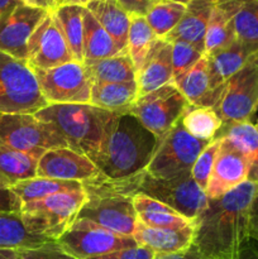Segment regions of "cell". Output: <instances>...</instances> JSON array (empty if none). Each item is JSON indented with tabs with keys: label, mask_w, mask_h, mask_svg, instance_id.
Instances as JSON below:
<instances>
[{
	"label": "cell",
	"mask_w": 258,
	"mask_h": 259,
	"mask_svg": "<svg viewBox=\"0 0 258 259\" xmlns=\"http://www.w3.org/2000/svg\"><path fill=\"white\" fill-rule=\"evenodd\" d=\"M258 184L245 181L207 200L195 220L192 247L205 259H238L249 240V207Z\"/></svg>",
	"instance_id": "cell-1"
},
{
	"label": "cell",
	"mask_w": 258,
	"mask_h": 259,
	"mask_svg": "<svg viewBox=\"0 0 258 259\" xmlns=\"http://www.w3.org/2000/svg\"><path fill=\"white\" fill-rule=\"evenodd\" d=\"M158 147V139L136 116L115 113L106 124L98 153L91 161L110 180L144 172Z\"/></svg>",
	"instance_id": "cell-2"
},
{
	"label": "cell",
	"mask_w": 258,
	"mask_h": 259,
	"mask_svg": "<svg viewBox=\"0 0 258 259\" xmlns=\"http://www.w3.org/2000/svg\"><path fill=\"white\" fill-rule=\"evenodd\" d=\"M144 172L121 180L104 176L82 184L88 201L78 212V219L91 220L119 235L133 237L138 223L133 199L139 194Z\"/></svg>",
	"instance_id": "cell-3"
},
{
	"label": "cell",
	"mask_w": 258,
	"mask_h": 259,
	"mask_svg": "<svg viewBox=\"0 0 258 259\" xmlns=\"http://www.w3.org/2000/svg\"><path fill=\"white\" fill-rule=\"evenodd\" d=\"M114 114L91 104H51L34 116L53 124L68 148L93 159L100 148L106 124Z\"/></svg>",
	"instance_id": "cell-4"
},
{
	"label": "cell",
	"mask_w": 258,
	"mask_h": 259,
	"mask_svg": "<svg viewBox=\"0 0 258 259\" xmlns=\"http://www.w3.org/2000/svg\"><path fill=\"white\" fill-rule=\"evenodd\" d=\"M88 201L85 190L58 192L22 205V217L35 235L57 240L78 217Z\"/></svg>",
	"instance_id": "cell-5"
},
{
	"label": "cell",
	"mask_w": 258,
	"mask_h": 259,
	"mask_svg": "<svg viewBox=\"0 0 258 259\" xmlns=\"http://www.w3.org/2000/svg\"><path fill=\"white\" fill-rule=\"evenodd\" d=\"M47 105L27 61L0 51V113L35 114Z\"/></svg>",
	"instance_id": "cell-6"
},
{
	"label": "cell",
	"mask_w": 258,
	"mask_h": 259,
	"mask_svg": "<svg viewBox=\"0 0 258 259\" xmlns=\"http://www.w3.org/2000/svg\"><path fill=\"white\" fill-rule=\"evenodd\" d=\"M0 146L39 158L50 149L68 148L57 128L34 114L0 113Z\"/></svg>",
	"instance_id": "cell-7"
},
{
	"label": "cell",
	"mask_w": 258,
	"mask_h": 259,
	"mask_svg": "<svg viewBox=\"0 0 258 259\" xmlns=\"http://www.w3.org/2000/svg\"><path fill=\"white\" fill-rule=\"evenodd\" d=\"M209 143L192 137L180 119L159 141L146 172L157 179H172L190 172L199 154Z\"/></svg>",
	"instance_id": "cell-8"
},
{
	"label": "cell",
	"mask_w": 258,
	"mask_h": 259,
	"mask_svg": "<svg viewBox=\"0 0 258 259\" xmlns=\"http://www.w3.org/2000/svg\"><path fill=\"white\" fill-rule=\"evenodd\" d=\"M190 103L174 82H169L152 93L139 96L126 111L136 116L158 143L181 119Z\"/></svg>",
	"instance_id": "cell-9"
},
{
	"label": "cell",
	"mask_w": 258,
	"mask_h": 259,
	"mask_svg": "<svg viewBox=\"0 0 258 259\" xmlns=\"http://www.w3.org/2000/svg\"><path fill=\"white\" fill-rule=\"evenodd\" d=\"M139 194L172 207L190 220H196L207 205L204 190L195 182L191 171L172 179H157L144 172Z\"/></svg>",
	"instance_id": "cell-10"
},
{
	"label": "cell",
	"mask_w": 258,
	"mask_h": 259,
	"mask_svg": "<svg viewBox=\"0 0 258 259\" xmlns=\"http://www.w3.org/2000/svg\"><path fill=\"white\" fill-rule=\"evenodd\" d=\"M258 108V53L225 83L212 110L223 125L249 121Z\"/></svg>",
	"instance_id": "cell-11"
},
{
	"label": "cell",
	"mask_w": 258,
	"mask_h": 259,
	"mask_svg": "<svg viewBox=\"0 0 258 259\" xmlns=\"http://www.w3.org/2000/svg\"><path fill=\"white\" fill-rule=\"evenodd\" d=\"M57 244L76 259H88L137 247L133 237H124L88 219H76L58 238Z\"/></svg>",
	"instance_id": "cell-12"
},
{
	"label": "cell",
	"mask_w": 258,
	"mask_h": 259,
	"mask_svg": "<svg viewBox=\"0 0 258 259\" xmlns=\"http://www.w3.org/2000/svg\"><path fill=\"white\" fill-rule=\"evenodd\" d=\"M33 71L48 105L90 103L93 82L83 63L71 61L50 70Z\"/></svg>",
	"instance_id": "cell-13"
},
{
	"label": "cell",
	"mask_w": 258,
	"mask_h": 259,
	"mask_svg": "<svg viewBox=\"0 0 258 259\" xmlns=\"http://www.w3.org/2000/svg\"><path fill=\"white\" fill-rule=\"evenodd\" d=\"M73 60L55 13H48L28 40L27 63L32 70H50Z\"/></svg>",
	"instance_id": "cell-14"
},
{
	"label": "cell",
	"mask_w": 258,
	"mask_h": 259,
	"mask_svg": "<svg viewBox=\"0 0 258 259\" xmlns=\"http://www.w3.org/2000/svg\"><path fill=\"white\" fill-rule=\"evenodd\" d=\"M47 14L46 10L19 4L0 15V51L27 61L28 40Z\"/></svg>",
	"instance_id": "cell-15"
},
{
	"label": "cell",
	"mask_w": 258,
	"mask_h": 259,
	"mask_svg": "<svg viewBox=\"0 0 258 259\" xmlns=\"http://www.w3.org/2000/svg\"><path fill=\"white\" fill-rule=\"evenodd\" d=\"M37 177L86 184L103 179L104 175L89 157L70 148H55L39 158Z\"/></svg>",
	"instance_id": "cell-16"
},
{
	"label": "cell",
	"mask_w": 258,
	"mask_h": 259,
	"mask_svg": "<svg viewBox=\"0 0 258 259\" xmlns=\"http://www.w3.org/2000/svg\"><path fill=\"white\" fill-rule=\"evenodd\" d=\"M220 151L215 159L205 194L207 199H217L248 181L250 163L235 147L223 137Z\"/></svg>",
	"instance_id": "cell-17"
},
{
	"label": "cell",
	"mask_w": 258,
	"mask_h": 259,
	"mask_svg": "<svg viewBox=\"0 0 258 259\" xmlns=\"http://www.w3.org/2000/svg\"><path fill=\"white\" fill-rule=\"evenodd\" d=\"M257 53L258 46L244 43L235 38L227 47L210 55H205L209 65L212 90L222 95L228 80L242 70Z\"/></svg>",
	"instance_id": "cell-18"
},
{
	"label": "cell",
	"mask_w": 258,
	"mask_h": 259,
	"mask_svg": "<svg viewBox=\"0 0 258 259\" xmlns=\"http://www.w3.org/2000/svg\"><path fill=\"white\" fill-rule=\"evenodd\" d=\"M138 98L172 82V45L157 38L146 60L136 72Z\"/></svg>",
	"instance_id": "cell-19"
},
{
	"label": "cell",
	"mask_w": 258,
	"mask_h": 259,
	"mask_svg": "<svg viewBox=\"0 0 258 259\" xmlns=\"http://www.w3.org/2000/svg\"><path fill=\"white\" fill-rule=\"evenodd\" d=\"M217 0H190L184 17L163 39L190 43L205 55V34Z\"/></svg>",
	"instance_id": "cell-20"
},
{
	"label": "cell",
	"mask_w": 258,
	"mask_h": 259,
	"mask_svg": "<svg viewBox=\"0 0 258 259\" xmlns=\"http://www.w3.org/2000/svg\"><path fill=\"white\" fill-rule=\"evenodd\" d=\"M195 225L184 229L151 228L137 223L133 238L137 244L149 248L156 254H174L189 249L194 242Z\"/></svg>",
	"instance_id": "cell-21"
},
{
	"label": "cell",
	"mask_w": 258,
	"mask_h": 259,
	"mask_svg": "<svg viewBox=\"0 0 258 259\" xmlns=\"http://www.w3.org/2000/svg\"><path fill=\"white\" fill-rule=\"evenodd\" d=\"M175 85L184 94L190 105L212 109L220 98L219 94L215 93L211 88L209 65L205 55Z\"/></svg>",
	"instance_id": "cell-22"
},
{
	"label": "cell",
	"mask_w": 258,
	"mask_h": 259,
	"mask_svg": "<svg viewBox=\"0 0 258 259\" xmlns=\"http://www.w3.org/2000/svg\"><path fill=\"white\" fill-rule=\"evenodd\" d=\"M85 8L110 34L120 52L128 50L131 18L116 0H95L89 3Z\"/></svg>",
	"instance_id": "cell-23"
},
{
	"label": "cell",
	"mask_w": 258,
	"mask_h": 259,
	"mask_svg": "<svg viewBox=\"0 0 258 259\" xmlns=\"http://www.w3.org/2000/svg\"><path fill=\"white\" fill-rule=\"evenodd\" d=\"M133 202L138 222L147 227L184 229V228L195 225V220L187 219L172 207L143 194H137Z\"/></svg>",
	"instance_id": "cell-24"
},
{
	"label": "cell",
	"mask_w": 258,
	"mask_h": 259,
	"mask_svg": "<svg viewBox=\"0 0 258 259\" xmlns=\"http://www.w3.org/2000/svg\"><path fill=\"white\" fill-rule=\"evenodd\" d=\"M50 242L28 229L22 212H0V249H34Z\"/></svg>",
	"instance_id": "cell-25"
},
{
	"label": "cell",
	"mask_w": 258,
	"mask_h": 259,
	"mask_svg": "<svg viewBox=\"0 0 258 259\" xmlns=\"http://www.w3.org/2000/svg\"><path fill=\"white\" fill-rule=\"evenodd\" d=\"M83 65L113 57L120 53L115 42L93 14L83 7Z\"/></svg>",
	"instance_id": "cell-26"
},
{
	"label": "cell",
	"mask_w": 258,
	"mask_h": 259,
	"mask_svg": "<svg viewBox=\"0 0 258 259\" xmlns=\"http://www.w3.org/2000/svg\"><path fill=\"white\" fill-rule=\"evenodd\" d=\"M138 99L137 82L93 83L91 105L113 113H126Z\"/></svg>",
	"instance_id": "cell-27"
},
{
	"label": "cell",
	"mask_w": 258,
	"mask_h": 259,
	"mask_svg": "<svg viewBox=\"0 0 258 259\" xmlns=\"http://www.w3.org/2000/svg\"><path fill=\"white\" fill-rule=\"evenodd\" d=\"M218 137L227 139L249 161L250 169L248 181L258 184V129L250 121L223 125Z\"/></svg>",
	"instance_id": "cell-28"
},
{
	"label": "cell",
	"mask_w": 258,
	"mask_h": 259,
	"mask_svg": "<svg viewBox=\"0 0 258 259\" xmlns=\"http://www.w3.org/2000/svg\"><path fill=\"white\" fill-rule=\"evenodd\" d=\"M232 15L235 38L258 46V0H217Z\"/></svg>",
	"instance_id": "cell-29"
},
{
	"label": "cell",
	"mask_w": 258,
	"mask_h": 259,
	"mask_svg": "<svg viewBox=\"0 0 258 259\" xmlns=\"http://www.w3.org/2000/svg\"><path fill=\"white\" fill-rule=\"evenodd\" d=\"M85 67L93 83H119L136 81V67L128 50L113 57L89 63L85 65Z\"/></svg>",
	"instance_id": "cell-30"
},
{
	"label": "cell",
	"mask_w": 258,
	"mask_h": 259,
	"mask_svg": "<svg viewBox=\"0 0 258 259\" xmlns=\"http://www.w3.org/2000/svg\"><path fill=\"white\" fill-rule=\"evenodd\" d=\"M39 157L0 146V186L12 189L14 185L37 177Z\"/></svg>",
	"instance_id": "cell-31"
},
{
	"label": "cell",
	"mask_w": 258,
	"mask_h": 259,
	"mask_svg": "<svg viewBox=\"0 0 258 259\" xmlns=\"http://www.w3.org/2000/svg\"><path fill=\"white\" fill-rule=\"evenodd\" d=\"M83 7L80 5H61L55 10L68 48L73 56V60L83 63Z\"/></svg>",
	"instance_id": "cell-32"
},
{
	"label": "cell",
	"mask_w": 258,
	"mask_h": 259,
	"mask_svg": "<svg viewBox=\"0 0 258 259\" xmlns=\"http://www.w3.org/2000/svg\"><path fill=\"white\" fill-rule=\"evenodd\" d=\"M81 189H83L82 184L77 181H60L45 177H33L14 185L12 191L19 197L23 205L58 192H70Z\"/></svg>",
	"instance_id": "cell-33"
},
{
	"label": "cell",
	"mask_w": 258,
	"mask_h": 259,
	"mask_svg": "<svg viewBox=\"0 0 258 259\" xmlns=\"http://www.w3.org/2000/svg\"><path fill=\"white\" fill-rule=\"evenodd\" d=\"M181 121L185 129L200 141L211 142L217 138L223 121L212 109L189 105L182 114Z\"/></svg>",
	"instance_id": "cell-34"
},
{
	"label": "cell",
	"mask_w": 258,
	"mask_h": 259,
	"mask_svg": "<svg viewBox=\"0 0 258 259\" xmlns=\"http://www.w3.org/2000/svg\"><path fill=\"white\" fill-rule=\"evenodd\" d=\"M186 5L171 0H151L146 19L157 38H164L184 17Z\"/></svg>",
	"instance_id": "cell-35"
},
{
	"label": "cell",
	"mask_w": 258,
	"mask_h": 259,
	"mask_svg": "<svg viewBox=\"0 0 258 259\" xmlns=\"http://www.w3.org/2000/svg\"><path fill=\"white\" fill-rule=\"evenodd\" d=\"M235 39L232 15L215 3L205 34V55H210L229 46Z\"/></svg>",
	"instance_id": "cell-36"
},
{
	"label": "cell",
	"mask_w": 258,
	"mask_h": 259,
	"mask_svg": "<svg viewBox=\"0 0 258 259\" xmlns=\"http://www.w3.org/2000/svg\"><path fill=\"white\" fill-rule=\"evenodd\" d=\"M129 18L131 25L128 32V52L137 72L146 60L153 42L157 39V35L147 22L146 17L129 15Z\"/></svg>",
	"instance_id": "cell-37"
},
{
	"label": "cell",
	"mask_w": 258,
	"mask_h": 259,
	"mask_svg": "<svg viewBox=\"0 0 258 259\" xmlns=\"http://www.w3.org/2000/svg\"><path fill=\"white\" fill-rule=\"evenodd\" d=\"M169 43L172 45V82L176 83L199 62L204 53L182 40Z\"/></svg>",
	"instance_id": "cell-38"
},
{
	"label": "cell",
	"mask_w": 258,
	"mask_h": 259,
	"mask_svg": "<svg viewBox=\"0 0 258 259\" xmlns=\"http://www.w3.org/2000/svg\"><path fill=\"white\" fill-rule=\"evenodd\" d=\"M222 146V138H215L207 144L204 151L199 154L197 159L195 161L194 166L191 168V175L194 177L195 182L201 187L202 190H206L209 184L210 176H211L212 168H214L215 159Z\"/></svg>",
	"instance_id": "cell-39"
},
{
	"label": "cell",
	"mask_w": 258,
	"mask_h": 259,
	"mask_svg": "<svg viewBox=\"0 0 258 259\" xmlns=\"http://www.w3.org/2000/svg\"><path fill=\"white\" fill-rule=\"evenodd\" d=\"M18 259H76L66 253L56 240L34 249L19 250Z\"/></svg>",
	"instance_id": "cell-40"
},
{
	"label": "cell",
	"mask_w": 258,
	"mask_h": 259,
	"mask_svg": "<svg viewBox=\"0 0 258 259\" xmlns=\"http://www.w3.org/2000/svg\"><path fill=\"white\" fill-rule=\"evenodd\" d=\"M154 257H156V253L152 249L142 247V245H137L133 248H126V249L116 250V252L88 259H153Z\"/></svg>",
	"instance_id": "cell-41"
},
{
	"label": "cell",
	"mask_w": 258,
	"mask_h": 259,
	"mask_svg": "<svg viewBox=\"0 0 258 259\" xmlns=\"http://www.w3.org/2000/svg\"><path fill=\"white\" fill-rule=\"evenodd\" d=\"M0 212H22V201L12 189L0 186Z\"/></svg>",
	"instance_id": "cell-42"
},
{
	"label": "cell",
	"mask_w": 258,
	"mask_h": 259,
	"mask_svg": "<svg viewBox=\"0 0 258 259\" xmlns=\"http://www.w3.org/2000/svg\"><path fill=\"white\" fill-rule=\"evenodd\" d=\"M129 15L146 17L151 0H116Z\"/></svg>",
	"instance_id": "cell-43"
},
{
	"label": "cell",
	"mask_w": 258,
	"mask_h": 259,
	"mask_svg": "<svg viewBox=\"0 0 258 259\" xmlns=\"http://www.w3.org/2000/svg\"><path fill=\"white\" fill-rule=\"evenodd\" d=\"M249 237L258 243V186L249 207Z\"/></svg>",
	"instance_id": "cell-44"
},
{
	"label": "cell",
	"mask_w": 258,
	"mask_h": 259,
	"mask_svg": "<svg viewBox=\"0 0 258 259\" xmlns=\"http://www.w3.org/2000/svg\"><path fill=\"white\" fill-rule=\"evenodd\" d=\"M153 259H205L195 249L194 247H190L189 249L185 250V252L180 253H174V254H156V257Z\"/></svg>",
	"instance_id": "cell-45"
},
{
	"label": "cell",
	"mask_w": 258,
	"mask_h": 259,
	"mask_svg": "<svg viewBox=\"0 0 258 259\" xmlns=\"http://www.w3.org/2000/svg\"><path fill=\"white\" fill-rule=\"evenodd\" d=\"M19 2L22 4L28 5V7L46 10L48 13L55 12L57 9V3H56V0H19Z\"/></svg>",
	"instance_id": "cell-46"
},
{
	"label": "cell",
	"mask_w": 258,
	"mask_h": 259,
	"mask_svg": "<svg viewBox=\"0 0 258 259\" xmlns=\"http://www.w3.org/2000/svg\"><path fill=\"white\" fill-rule=\"evenodd\" d=\"M238 259H258V243L250 239Z\"/></svg>",
	"instance_id": "cell-47"
},
{
	"label": "cell",
	"mask_w": 258,
	"mask_h": 259,
	"mask_svg": "<svg viewBox=\"0 0 258 259\" xmlns=\"http://www.w3.org/2000/svg\"><path fill=\"white\" fill-rule=\"evenodd\" d=\"M22 3L19 0H0V15L5 14L9 10L14 9L15 7H18Z\"/></svg>",
	"instance_id": "cell-48"
},
{
	"label": "cell",
	"mask_w": 258,
	"mask_h": 259,
	"mask_svg": "<svg viewBox=\"0 0 258 259\" xmlns=\"http://www.w3.org/2000/svg\"><path fill=\"white\" fill-rule=\"evenodd\" d=\"M19 250L0 249V259H18Z\"/></svg>",
	"instance_id": "cell-49"
},
{
	"label": "cell",
	"mask_w": 258,
	"mask_h": 259,
	"mask_svg": "<svg viewBox=\"0 0 258 259\" xmlns=\"http://www.w3.org/2000/svg\"><path fill=\"white\" fill-rule=\"evenodd\" d=\"M91 2H95V0H62V4L61 5H80V7H86Z\"/></svg>",
	"instance_id": "cell-50"
},
{
	"label": "cell",
	"mask_w": 258,
	"mask_h": 259,
	"mask_svg": "<svg viewBox=\"0 0 258 259\" xmlns=\"http://www.w3.org/2000/svg\"><path fill=\"white\" fill-rule=\"evenodd\" d=\"M171 2H175V3H180V4L187 5V3H189L190 0H171Z\"/></svg>",
	"instance_id": "cell-51"
},
{
	"label": "cell",
	"mask_w": 258,
	"mask_h": 259,
	"mask_svg": "<svg viewBox=\"0 0 258 259\" xmlns=\"http://www.w3.org/2000/svg\"><path fill=\"white\" fill-rule=\"evenodd\" d=\"M56 3H57V8L61 7V4H62V0H56Z\"/></svg>",
	"instance_id": "cell-52"
},
{
	"label": "cell",
	"mask_w": 258,
	"mask_h": 259,
	"mask_svg": "<svg viewBox=\"0 0 258 259\" xmlns=\"http://www.w3.org/2000/svg\"><path fill=\"white\" fill-rule=\"evenodd\" d=\"M254 125H255V126H257V129H258V119H257V123H255V124H254Z\"/></svg>",
	"instance_id": "cell-53"
}]
</instances>
